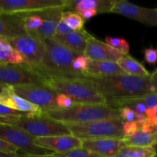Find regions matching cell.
Returning a JSON list of instances; mask_svg holds the SVG:
<instances>
[{
	"mask_svg": "<svg viewBox=\"0 0 157 157\" xmlns=\"http://www.w3.org/2000/svg\"><path fill=\"white\" fill-rule=\"evenodd\" d=\"M45 53L41 64L30 67L42 78H71L83 79L86 75L74 71L72 61L80 55H84L69 49L52 37L44 41Z\"/></svg>",
	"mask_w": 157,
	"mask_h": 157,
	"instance_id": "cell-1",
	"label": "cell"
},
{
	"mask_svg": "<svg viewBox=\"0 0 157 157\" xmlns=\"http://www.w3.org/2000/svg\"><path fill=\"white\" fill-rule=\"evenodd\" d=\"M84 79L106 100L132 98L151 93L150 78H139L123 74L100 78L86 76Z\"/></svg>",
	"mask_w": 157,
	"mask_h": 157,
	"instance_id": "cell-2",
	"label": "cell"
},
{
	"mask_svg": "<svg viewBox=\"0 0 157 157\" xmlns=\"http://www.w3.org/2000/svg\"><path fill=\"white\" fill-rule=\"evenodd\" d=\"M49 118L63 124H87L103 120L121 119L118 108L107 104L78 103L69 108L42 111Z\"/></svg>",
	"mask_w": 157,
	"mask_h": 157,
	"instance_id": "cell-3",
	"label": "cell"
},
{
	"mask_svg": "<svg viewBox=\"0 0 157 157\" xmlns=\"http://www.w3.org/2000/svg\"><path fill=\"white\" fill-rule=\"evenodd\" d=\"M44 85L57 94H63L76 103L106 104V98L93 86L83 79L71 78H43Z\"/></svg>",
	"mask_w": 157,
	"mask_h": 157,
	"instance_id": "cell-4",
	"label": "cell"
},
{
	"mask_svg": "<svg viewBox=\"0 0 157 157\" xmlns=\"http://www.w3.org/2000/svg\"><path fill=\"white\" fill-rule=\"evenodd\" d=\"M122 119L103 120L87 124H66L72 136L80 140L124 138Z\"/></svg>",
	"mask_w": 157,
	"mask_h": 157,
	"instance_id": "cell-5",
	"label": "cell"
},
{
	"mask_svg": "<svg viewBox=\"0 0 157 157\" xmlns=\"http://www.w3.org/2000/svg\"><path fill=\"white\" fill-rule=\"evenodd\" d=\"M14 126L22 129L34 137L72 135L63 123L52 120L44 113H34L29 117L18 118Z\"/></svg>",
	"mask_w": 157,
	"mask_h": 157,
	"instance_id": "cell-6",
	"label": "cell"
},
{
	"mask_svg": "<svg viewBox=\"0 0 157 157\" xmlns=\"http://www.w3.org/2000/svg\"><path fill=\"white\" fill-rule=\"evenodd\" d=\"M0 139L15 147L23 155L45 156L53 153L37 146L34 136L22 129L11 124H0Z\"/></svg>",
	"mask_w": 157,
	"mask_h": 157,
	"instance_id": "cell-7",
	"label": "cell"
},
{
	"mask_svg": "<svg viewBox=\"0 0 157 157\" xmlns=\"http://www.w3.org/2000/svg\"><path fill=\"white\" fill-rule=\"evenodd\" d=\"M0 84L6 86L44 85V81L26 64H1Z\"/></svg>",
	"mask_w": 157,
	"mask_h": 157,
	"instance_id": "cell-8",
	"label": "cell"
},
{
	"mask_svg": "<svg viewBox=\"0 0 157 157\" xmlns=\"http://www.w3.org/2000/svg\"><path fill=\"white\" fill-rule=\"evenodd\" d=\"M12 87L17 95L36 105L42 111L58 108L56 104V96L58 94L47 86L30 84Z\"/></svg>",
	"mask_w": 157,
	"mask_h": 157,
	"instance_id": "cell-9",
	"label": "cell"
},
{
	"mask_svg": "<svg viewBox=\"0 0 157 157\" xmlns=\"http://www.w3.org/2000/svg\"><path fill=\"white\" fill-rule=\"evenodd\" d=\"M9 41L12 48L22 55L27 65L35 67L41 64L45 53L43 41L26 34L9 39Z\"/></svg>",
	"mask_w": 157,
	"mask_h": 157,
	"instance_id": "cell-10",
	"label": "cell"
},
{
	"mask_svg": "<svg viewBox=\"0 0 157 157\" xmlns=\"http://www.w3.org/2000/svg\"><path fill=\"white\" fill-rule=\"evenodd\" d=\"M58 6H66V0H0L3 13H32Z\"/></svg>",
	"mask_w": 157,
	"mask_h": 157,
	"instance_id": "cell-11",
	"label": "cell"
},
{
	"mask_svg": "<svg viewBox=\"0 0 157 157\" xmlns=\"http://www.w3.org/2000/svg\"><path fill=\"white\" fill-rule=\"evenodd\" d=\"M111 12L138 21L148 26L157 25V8L142 7L126 0H115Z\"/></svg>",
	"mask_w": 157,
	"mask_h": 157,
	"instance_id": "cell-12",
	"label": "cell"
},
{
	"mask_svg": "<svg viewBox=\"0 0 157 157\" xmlns=\"http://www.w3.org/2000/svg\"><path fill=\"white\" fill-rule=\"evenodd\" d=\"M35 144L53 153H63L82 148V140L72 135L35 137Z\"/></svg>",
	"mask_w": 157,
	"mask_h": 157,
	"instance_id": "cell-13",
	"label": "cell"
},
{
	"mask_svg": "<svg viewBox=\"0 0 157 157\" xmlns=\"http://www.w3.org/2000/svg\"><path fill=\"white\" fill-rule=\"evenodd\" d=\"M84 56L92 61H112L117 62L123 55L117 49L91 35L87 40Z\"/></svg>",
	"mask_w": 157,
	"mask_h": 157,
	"instance_id": "cell-14",
	"label": "cell"
},
{
	"mask_svg": "<svg viewBox=\"0 0 157 157\" xmlns=\"http://www.w3.org/2000/svg\"><path fill=\"white\" fill-rule=\"evenodd\" d=\"M126 147L123 138H100L82 140V148L103 157H114Z\"/></svg>",
	"mask_w": 157,
	"mask_h": 157,
	"instance_id": "cell-15",
	"label": "cell"
},
{
	"mask_svg": "<svg viewBox=\"0 0 157 157\" xmlns=\"http://www.w3.org/2000/svg\"><path fill=\"white\" fill-rule=\"evenodd\" d=\"M65 9L66 6H58L36 12L42 18V24L38 31V38L40 41H44L54 36Z\"/></svg>",
	"mask_w": 157,
	"mask_h": 157,
	"instance_id": "cell-16",
	"label": "cell"
},
{
	"mask_svg": "<svg viewBox=\"0 0 157 157\" xmlns=\"http://www.w3.org/2000/svg\"><path fill=\"white\" fill-rule=\"evenodd\" d=\"M0 104L19 111L42 113L41 108L17 95L14 92L12 86H7L0 93Z\"/></svg>",
	"mask_w": 157,
	"mask_h": 157,
	"instance_id": "cell-17",
	"label": "cell"
},
{
	"mask_svg": "<svg viewBox=\"0 0 157 157\" xmlns=\"http://www.w3.org/2000/svg\"><path fill=\"white\" fill-rule=\"evenodd\" d=\"M26 34L22 14H0V36L9 40Z\"/></svg>",
	"mask_w": 157,
	"mask_h": 157,
	"instance_id": "cell-18",
	"label": "cell"
},
{
	"mask_svg": "<svg viewBox=\"0 0 157 157\" xmlns=\"http://www.w3.org/2000/svg\"><path fill=\"white\" fill-rule=\"evenodd\" d=\"M115 0H66V9L81 14L86 9H94L98 13L111 12Z\"/></svg>",
	"mask_w": 157,
	"mask_h": 157,
	"instance_id": "cell-19",
	"label": "cell"
},
{
	"mask_svg": "<svg viewBox=\"0 0 157 157\" xmlns=\"http://www.w3.org/2000/svg\"><path fill=\"white\" fill-rule=\"evenodd\" d=\"M90 36V34L83 29L66 35H54L53 38L71 50L84 55L87 40Z\"/></svg>",
	"mask_w": 157,
	"mask_h": 157,
	"instance_id": "cell-20",
	"label": "cell"
},
{
	"mask_svg": "<svg viewBox=\"0 0 157 157\" xmlns=\"http://www.w3.org/2000/svg\"><path fill=\"white\" fill-rule=\"evenodd\" d=\"M86 76L90 77H107L116 75L126 74L115 61H95L89 59L87 69L86 71Z\"/></svg>",
	"mask_w": 157,
	"mask_h": 157,
	"instance_id": "cell-21",
	"label": "cell"
},
{
	"mask_svg": "<svg viewBox=\"0 0 157 157\" xmlns=\"http://www.w3.org/2000/svg\"><path fill=\"white\" fill-rule=\"evenodd\" d=\"M116 63L127 75L145 78L151 77V73L146 70L144 65L129 55H123Z\"/></svg>",
	"mask_w": 157,
	"mask_h": 157,
	"instance_id": "cell-22",
	"label": "cell"
},
{
	"mask_svg": "<svg viewBox=\"0 0 157 157\" xmlns=\"http://www.w3.org/2000/svg\"><path fill=\"white\" fill-rule=\"evenodd\" d=\"M125 145L128 147H149L157 145V131H145L139 129L132 136L123 138Z\"/></svg>",
	"mask_w": 157,
	"mask_h": 157,
	"instance_id": "cell-23",
	"label": "cell"
},
{
	"mask_svg": "<svg viewBox=\"0 0 157 157\" xmlns=\"http://www.w3.org/2000/svg\"><path fill=\"white\" fill-rule=\"evenodd\" d=\"M114 157H157L156 146L149 147H123Z\"/></svg>",
	"mask_w": 157,
	"mask_h": 157,
	"instance_id": "cell-24",
	"label": "cell"
},
{
	"mask_svg": "<svg viewBox=\"0 0 157 157\" xmlns=\"http://www.w3.org/2000/svg\"><path fill=\"white\" fill-rule=\"evenodd\" d=\"M23 24L26 35L38 38V31L42 24V18L37 12L22 13ZM39 40V39H38Z\"/></svg>",
	"mask_w": 157,
	"mask_h": 157,
	"instance_id": "cell-25",
	"label": "cell"
},
{
	"mask_svg": "<svg viewBox=\"0 0 157 157\" xmlns=\"http://www.w3.org/2000/svg\"><path fill=\"white\" fill-rule=\"evenodd\" d=\"M0 61L3 64H26V60L22 55L14 49L10 43L0 50Z\"/></svg>",
	"mask_w": 157,
	"mask_h": 157,
	"instance_id": "cell-26",
	"label": "cell"
},
{
	"mask_svg": "<svg viewBox=\"0 0 157 157\" xmlns=\"http://www.w3.org/2000/svg\"><path fill=\"white\" fill-rule=\"evenodd\" d=\"M65 22L71 29L75 31L83 30L85 24V19L80 14L74 12V11H67L63 12L62 16Z\"/></svg>",
	"mask_w": 157,
	"mask_h": 157,
	"instance_id": "cell-27",
	"label": "cell"
},
{
	"mask_svg": "<svg viewBox=\"0 0 157 157\" xmlns=\"http://www.w3.org/2000/svg\"><path fill=\"white\" fill-rule=\"evenodd\" d=\"M106 43L111 47L119 51L123 55H129V44L127 41L123 38H113V37H106Z\"/></svg>",
	"mask_w": 157,
	"mask_h": 157,
	"instance_id": "cell-28",
	"label": "cell"
},
{
	"mask_svg": "<svg viewBox=\"0 0 157 157\" xmlns=\"http://www.w3.org/2000/svg\"><path fill=\"white\" fill-rule=\"evenodd\" d=\"M55 157H103L83 148L75 149L63 153H52Z\"/></svg>",
	"mask_w": 157,
	"mask_h": 157,
	"instance_id": "cell-29",
	"label": "cell"
},
{
	"mask_svg": "<svg viewBox=\"0 0 157 157\" xmlns=\"http://www.w3.org/2000/svg\"><path fill=\"white\" fill-rule=\"evenodd\" d=\"M35 113H31V112H22L19 110H14V109L9 108L4 105L0 104V116L8 117H29L33 115Z\"/></svg>",
	"mask_w": 157,
	"mask_h": 157,
	"instance_id": "cell-30",
	"label": "cell"
},
{
	"mask_svg": "<svg viewBox=\"0 0 157 157\" xmlns=\"http://www.w3.org/2000/svg\"><path fill=\"white\" fill-rule=\"evenodd\" d=\"M88 63H89V58H87L84 55H80L72 61V68H73L74 71L86 75L85 73L87 69Z\"/></svg>",
	"mask_w": 157,
	"mask_h": 157,
	"instance_id": "cell-31",
	"label": "cell"
},
{
	"mask_svg": "<svg viewBox=\"0 0 157 157\" xmlns=\"http://www.w3.org/2000/svg\"><path fill=\"white\" fill-rule=\"evenodd\" d=\"M56 104L59 108H69L78 104L69 96L63 94H58L56 96Z\"/></svg>",
	"mask_w": 157,
	"mask_h": 157,
	"instance_id": "cell-32",
	"label": "cell"
},
{
	"mask_svg": "<svg viewBox=\"0 0 157 157\" xmlns=\"http://www.w3.org/2000/svg\"><path fill=\"white\" fill-rule=\"evenodd\" d=\"M121 119L124 122H134L135 120V112L129 107H123L119 108Z\"/></svg>",
	"mask_w": 157,
	"mask_h": 157,
	"instance_id": "cell-33",
	"label": "cell"
},
{
	"mask_svg": "<svg viewBox=\"0 0 157 157\" xmlns=\"http://www.w3.org/2000/svg\"><path fill=\"white\" fill-rule=\"evenodd\" d=\"M123 136L124 138H129L133 136L138 130L139 129V126L135 121L134 122H124L123 125Z\"/></svg>",
	"mask_w": 157,
	"mask_h": 157,
	"instance_id": "cell-34",
	"label": "cell"
},
{
	"mask_svg": "<svg viewBox=\"0 0 157 157\" xmlns=\"http://www.w3.org/2000/svg\"><path fill=\"white\" fill-rule=\"evenodd\" d=\"M144 60L151 65H155L157 63V48H149L145 49Z\"/></svg>",
	"mask_w": 157,
	"mask_h": 157,
	"instance_id": "cell-35",
	"label": "cell"
},
{
	"mask_svg": "<svg viewBox=\"0 0 157 157\" xmlns=\"http://www.w3.org/2000/svg\"><path fill=\"white\" fill-rule=\"evenodd\" d=\"M74 32V31L72 30V29H71L70 28L66 25V23L65 22L63 18H62L61 19H60L59 22L57 25L55 35H66V34L71 33V32Z\"/></svg>",
	"mask_w": 157,
	"mask_h": 157,
	"instance_id": "cell-36",
	"label": "cell"
},
{
	"mask_svg": "<svg viewBox=\"0 0 157 157\" xmlns=\"http://www.w3.org/2000/svg\"><path fill=\"white\" fill-rule=\"evenodd\" d=\"M0 151L8 153H18V149L0 139Z\"/></svg>",
	"mask_w": 157,
	"mask_h": 157,
	"instance_id": "cell-37",
	"label": "cell"
},
{
	"mask_svg": "<svg viewBox=\"0 0 157 157\" xmlns=\"http://www.w3.org/2000/svg\"><path fill=\"white\" fill-rule=\"evenodd\" d=\"M150 84L151 93H157V71L153 73H151Z\"/></svg>",
	"mask_w": 157,
	"mask_h": 157,
	"instance_id": "cell-38",
	"label": "cell"
},
{
	"mask_svg": "<svg viewBox=\"0 0 157 157\" xmlns=\"http://www.w3.org/2000/svg\"><path fill=\"white\" fill-rule=\"evenodd\" d=\"M97 14H98L97 10H95V9H86V10H85L84 12H82L80 15L83 16V18H84L85 20H86V19H89V18H91L92 17L96 15Z\"/></svg>",
	"mask_w": 157,
	"mask_h": 157,
	"instance_id": "cell-39",
	"label": "cell"
},
{
	"mask_svg": "<svg viewBox=\"0 0 157 157\" xmlns=\"http://www.w3.org/2000/svg\"><path fill=\"white\" fill-rule=\"evenodd\" d=\"M18 120V117H8L0 116V124H11V125H14Z\"/></svg>",
	"mask_w": 157,
	"mask_h": 157,
	"instance_id": "cell-40",
	"label": "cell"
},
{
	"mask_svg": "<svg viewBox=\"0 0 157 157\" xmlns=\"http://www.w3.org/2000/svg\"><path fill=\"white\" fill-rule=\"evenodd\" d=\"M23 154H20V153H5V152L0 151V157H22Z\"/></svg>",
	"mask_w": 157,
	"mask_h": 157,
	"instance_id": "cell-41",
	"label": "cell"
},
{
	"mask_svg": "<svg viewBox=\"0 0 157 157\" xmlns=\"http://www.w3.org/2000/svg\"><path fill=\"white\" fill-rule=\"evenodd\" d=\"M9 44V41L7 38L0 36V50H2L5 46L7 45V44Z\"/></svg>",
	"mask_w": 157,
	"mask_h": 157,
	"instance_id": "cell-42",
	"label": "cell"
},
{
	"mask_svg": "<svg viewBox=\"0 0 157 157\" xmlns=\"http://www.w3.org/2000/svg\"><path fill=\"white\" fill-rule=\"evenodd\" d=\"M22 157H55L52 154L45 155V156H28V155H22Z\"/></svg>",
	"mask_w": 157,
	"mask_h": 157,
	"instance_id": "cell-43",
	"label": "cell"
},
{
	"mask_svg": "<svg viewBox=\"0 0 157 157\" xmlns=\"http://www.w3.org/2000/svg\"><path fill=\"white\" fill-rule=\"evenodd\" d=\"M7 87V86L4 85V84H0V93H1V92L4 90L5 87Z\"/></svg>",
	"mask_w": 157,
	"mask_h": 157,
	"instance_id": "cell-44",
	"label": "cell"
},
{
	"mask_svg": "<svg viewBox=\"0 0 157 157\" xmlns=\"http://www.w3.org/2000/svg\"><path fill=\"white\" fill-rule=\"evenodd\" d=\"M2 11L1 9H0V14H2Z\"/></svg>",
	"mask_w": 157,
	"mask_h": 157,
	"instance_id": "cell-45",
	"label": "cell"
},
{
	"mask_svg": "<svg viewBox=\"0 0 157 157\" xmlns=\"http://www.w3.org/2000/svg\"><path fill=\"white\" fill-rule=\"evenodd\" d=\"M1 64H2V62H1V61H0V65H1Z\"/></svg>",
	"mask_w": 157,
	"mask_h": 157,
	"instance_id": "cell-46",
	"label": "cell"
}]
</instances>
